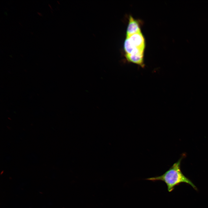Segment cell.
<instances>
[{
    "label": "cell",
    "instance_id": "3",
    "mask_svg": "<svg viewBox=\"0 0 208 208\" xmlns=\"http://www.w3.org/2000/svg\"><path fill=\"white\" fill-rule=\"evenodd\" d=\"M141 32L139 21L130 16L126 31V37Z\"/></svg>",
    "mask_w": 208,
    "mask_h": 208
},
{
    "label": "cell",
    "instance_id": "2",
    "mask_svg": "<svg viewBox=\"0 0 208 208\" xmlns=\"http://www.w3.org/2000/svg\"><path fill=\"white\" fill-rule=\"evenodd\" d=\"M131 43L135 47L141 49H145V41L141 32L136 33L128 37Z\"/></svg>",
    "mask_w": 208,
    "mask_h": 208
},
{
    "label": "cell",
    "instance_id": "1",
    "mask_svg": "<svg viewBox=\"0 0 208 208\" xmlns=\"http://www.w3.org/2000/svg\"><path fill=\"white\" fill-rule=\"evenodd\" d=\"M183 157L182 156L162 175L148 178L146 179L154 182L159 181L164 182L167 185L168 191L169 192H172L175 186L182 183L188 184L194 189L197 190L196 187L191 181L181 172L180 165Z\"/></svg>",
    "mask_w": 208,
    "mask_h": 208
}]
</instances>
